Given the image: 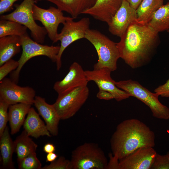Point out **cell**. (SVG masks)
Here are the masks:
<instances>
[{
    "label": "cell",
    "instance_id": "4fadbf2b",
    "mask_svg": "<svg viewBox=\"0 0 169 169\" xmlns=\"http://www.w3.org/2000/svg\"><path fill=\"white\" fill-rule=\"evenodd\" d=\"M157 154L152 147H141L119 160L118 169H150Z\"/></svg>",
    "mask_w": 169,
    "mask_h": 169
},
{
    "label": "cell",
    "instance_id": "44dd1931",
    "mask_svg": "<svg viewBox=\"0 0 169 169\" xmlns=\"http://www.w3.org/2000/svg\"><path fill=\"white\" fill-rule=\"evenodd\" d=\"M31 106V105L23 103L10 105L8 111V121L12 135H14L19 131L23 124L25 116Z\"/></svg>",
    "mask_w": 169,
    "mask_h": 169
},
{
    "label": "cell",
    "instance_id": "277c9868",
    "mask_svg": "<svg viewBox=\"0 0 169 169\" xmlns=\"http://www.w3.org/2000/svg\"><path fill=\"white\" fill-rule=\"evenodd\" d=\"M116 85L141 101L150 109L152 115L157 119H169V108L161 103L158 100L159 95L153 93L142 86L138 81L131 79L115 82Z\"/></svg>",
    "mask_w": 169,
    "mask_h": 169
},
{
    "label": "cell",
    "instance_id": "7402d4cb",
    "mask_svg": "<svg viewBox=\"0 0 169 169\" xmlns=\"http://www.w3.org/2000/svg\"><path fill=\"white\" fill-rule=\"evenodd\" d=\"M0 150L1 168L4 169H15L12 156L14 152V142L11 138L9 129L7 126L0 136Z\"/></svg>",
    "mask_w": 169,
    "mask_h": 169
},
{
    "label": "cell",
    "instance_id": "8fae6325",
    "mask_svg": "<svg viewBox=\"0 0 169 169\" xmlns=\"http://www.w3.org/2000/svg\"><path fill=\"white\" fill-rule=\"evenodd\" d=\"M36 92L29 86L21 87L10 79L5 78L0 82V99L9 105L23 103L33 104Z\"/></svg>",
    "mask_w": 169,
    "mask_h": 169
},
{
    "label": "cell",
    "instance_id": "4316f807",
    "mask_svg": "<svg viewBox=\"0 0 169 169\" xmlns=\"http://www.w3.org/2000/svg\"><path fill=\"white\" fill-rule=\"evenodd\" d=\"M18 162L19 169H41L42 167L36 152L29 154Z\"/></svg>",
    "mask_w": 169,
    "mask_h": 169
},
{
    "label": "cell",
    "instance_id": "d6a6232c",
    "mask_svg": "<svg viewBox=\"0 0 169 169\" xmlns=\"http://www.w3.org/2000/svg\"><path fill=\"white\" fill-rule=\"evenodd\" d=\"M19 0H0V14H3L10 11L14 3Z\"/></svg>",
    "mask_w": 169,
    "mask_h": 169
},
{
    "label": "cell",
    "instance_id": "4dcf8cb0",
    "mask_svg": "<svg viewBox=\"0 0 169 169\" xmlns=\"http://www.w3.org/2000/svg\"><path fill=\"white\" fill-rule=\"evenodd\" d=\"M151 169H169V156L157 153Z\"/></svg>",
    "mask_w": 169,
    "mask_h": 169
},
{
    "label": "cell",
    "instance_id": "f35d334b",
    "mask_svg": "<svg viewBox=\"0 0 169 169\" xmlns=\"http://www.w3.org/2000/svg\"><path fill=\"white\" fill-rule=\"evenodd\" d=\"M167 155H168L169 156V151H168V152L167 153Z\"/></svg>",
    "mask_w": 169,
    "mask_h": 169
},
{
    "label": "cell",
    "instance_id": "ab89813d",
    "mask_svg": "<svg viewBox=\"0 0 169 169\" xmlns=\"http://www.w3.org/2000/svg\"><path fill=\"white\" fill-rule=\"evenodd\" d=\"M167 32L168 33H169V29H168V30H167Z\"/></svg>",
    "mask_w": 169,
    "mask_h": 169
},
{
    "label": "cell",
    "instance_id": "2e32d148",
    "mask_svg": "<svg viewBox=\"0 0 169 169\" xmlns=\"http://www.w3.org/2000/svg\"><path fill=\"white\" fill-rule=\"evenodd\" d=\"M123 0H97L91 8L83 14H88L108 24L120 7Z\"/></svg>",
    "mask_w": 169,
    "mask_h": 169
},
{
    "label": "cell",
    "instance_id": "ba28073f",
    "mask_svg": "<svg viewBox=\"0 0 169 169\" xmlns=\"http://www.w3.org/2000/svg\"><path fill=\"white\" fill-rule=\"evenodd\" d=\"M89 94L87 85L58 94L53 105L60 119L66 120L74 116L85 102Z\"/></svg>",
    "mask_w": 169,
    "mask_h": 169
},
{
    "label": "cell",
    "instance_id": "7a4b0ae2",
    "mask_svg": "<svg viewBox=\"0 0 169 169\" xmlns=\"http://www.w3.org/2000/svg\"><path fill=\"white\" fill-rule=\"evenodd\" d=\"M155 138L154 132L143 122L134 118L125 120L111 138L112 154L119 160L140 148L153 147Z\"/></svg>",
    "mask_w": 169,
    "mask_h": 169
},
{
    "label": "cell",
    "instance_id": "3957f363",
    "mask_svg": "<svg viewBox=\"0 0 169 169\" xmlns=\"http://www.w3.org/2000/svg\"><path fill=\"white\" fill-rule=\"evenodd\" d=\"M85 38L93 45L97 54L98 59L94 69L107 68L112 71L115 70L117 61L120 58L116 43L96 29H89Z\"/></svg>",
    "mask_w": 169,
    "mask_h": 169
},
{
    "label": "cell",
    "instance_id": "52a82bcc",
    "mask_svg": "<svg viewBox=\"0 0 169 169\" xmlns=\"http://www.w3.org/2000/svg\"><path fill=\"white\" fill-rule=\"evenodd\" d=\"M35 3L34 0H24L20 4L16 5L13 12L1 15L0 19L13 21L24 26L30 31L33 40L42 44L47 33L45 28L37 24L34 19L33 10Z\"/></svg>",
    "mask_w": 169,
    "mask_h": 169
},
{
    "label": "cell",
    "instance_id": "7c38bea8",
    "mask_svg": "<svg viewBox=\"0 0 169 169\" xmlns=\"http://www.w3.org/2000/svg\"><path fill=\"white\" fill-rule=\"evenodd\" d=\"M111 72L109 68H104L85 70V73L88 81L94 82L98 86L99 91L110 93L118 101L129 98L130 96L128 93L116 85L115 81L111 77Z\"/></svg>",
    "mask_w": 169,
    "mask_h": 169
},
{
    "label": "cell",
    "instance_id": "5b68a950",
    "mask_svg": "<svg viewBox=\"0 0 169 169\" xmlns=\"http://www.w3.org/2000/svg\"><path fill=\"white\" fill-rule=\"evenodd\" d=\"M72 169H107L108 162L105 154L94 143H85L72 152Z\"/></svg>",
    "mask_w": 169,
    "mask_h": 169
},
{
    "label": "cell",
    "instance_id": "484cf974",
    "mask_svg": "<svg viewBox=\"0 0 169 169\" xmlns=\"http://www.w3.org/2000/svg\"><path fill=\"white\" fill-rule=\"evenodd\" d=\"M27 28L16 22L5 19L0 21V38L8 36L21 37L27 33Z\"/></svg>",
    "mask_w": 169,
    "mask_h": 169
},
{
    "label": "cell",
    "instance_id": "e0dca14e",
    "mask_svg": "<svg viewBox=\"0 0 169 169\" xmlns=\"http://www.w3.org/2000/svg\"><path fill=\"white\" fill-rule=\"evenodd\" d=\"M33 104L45 121L47 128L51 135L55 136L58 133V125L60 119L53 105L47 103L45 99L40 96H35Z\"/></svg>",
    "mask_w": 169,
    "mask_h": 169
},
{
    "label": "cell",
    "instance_id": "9a60e30c",
    "mask_svg": "<svg viewBox=\"0 0 169 169\" xmlns=\"http://www.w3.org/2000/svg\"><path fill=\"white\" fill-rule=\"evenodd\" d=\"M88 82L85 71L80 64L75 62L71 64L64 78L54 83L53 88L59 94L78 87L87 85Z\"/></svg>",
    "mask_w": 169,
    "mask_h": 169
},
{
    "label": "cell",
    "instance_id": "d4e9b609",
    "mask_svg": "<svg viewBox=\"0 0 169 169\" xmlns=\"http://www.w3.org/2000/svg\"><path fill=\"white\" fill-rule=\"evenodd\" d=\"M147 24L158 33L169 29V2L155 13Z\"/></svg>",
    "mask_w": 169,
    "mask_h": 169
},
{
    "label": "cell",
    "instance_id": "d6986e66",
    "mask_svg": "<svg viewBox=\"0 0 169 169\" xmlns=\"http://www.w3.org/2000/svg\"><path fill=\"white\" fill-rule=\"evenodd\" d=\"M23 125L24 130L29 136L36 138L45 136H51L46 125L33 107L30 109Z\"/></svg>",
    "mask_w": 169,
    "mask_h": 169
},
{
    "label": "cell",
    "instance_id": "8d00e7d4",
    "mask_svg": "<svg viewBox=\"0 0 169 169\" xmlns=\"http://www.w3.org/2000/svg\"><path fill=\"white\" fill-rule=\"evenodd\" d=\"M58 157V155L54 152L47 153L46 161L52 162L56 160Z\"/></svg>",
    "mask_w": 169,
    "mask_h": 169
},
{
    "label": "cell",
    "instance_id": "9c48e42d",
    "mask_svg": "<svg viewBox=\"0 0 169 169\" xmlns=\"http://www.w3.org/2000/svg\"><path fill=\"white\" fill-rule=\"evenodd\" d=\"M71 17L63 24V27L58 34L57 41L61 42L60 49L56 62L57 69L59 70L62 66L61 57L65 49L73 43L85 38L86 31L90 29V21L87 17H84L77 21Z\"/></svg>",
    "mask_w": 169,
    "mask_h": 169
},
{
    "label": "cell",
    "instance_id": "30bf717a",
    "mask_svg": "<svg viewBox=\"0 0 169 169\" xmlns=\"http://www.w3.org/2000/svg\"><path fill=\"white\" fill-rule=\"evenodd\" d=\"M33 11L34 20L39 21L42 23L53 43L57 42L59 24L61 23L63 24L71 17L64 16L62 11L57 8L52 6L45 9L35 4Z\"/></svg>",
    "mask_w": 169,
    "mask_h": 169
},
{
    "label": "cell",
    "instance_id": "6da1fadb",
    "mask_svg": "<svg viewBox=\"0 0 169 169\" xmlns=\"http://www.w3.org/2000/svg\"><path fill=\"white\" fill-rule=\"evenodd\" d=\"M158 34L148 24L132 23L116 43L120 58L132 69L144 66L158 45Z\"/></svg>",
    "mask_w": 169,
    "mask_h": 169
},
{
    "label": "cell",
    "instance_id": "d590c367",
    "mask_svg": "<svg viewBox=\"0 0 169 169\" xmlns=\"http://www.w3.org/2000/svg\"><path fill=\"white\" fill-rule=\"evenodd\" d=\"M55 150V146L51 143H48L46 144L43 147L44 151L47 153L54 152Z\"/></svg>",
    "mask_w": 169,
    "mask_h": 169
},
{
    "label": "cell",
    "instance_id": "5bb4252c",
    "mask_svg": "<svg viewBox=\"0 0 169 169\" xmlns=\"http://www.w3.org/2000/svg\"><path fill=\"white\" fill-rule=\"evenodd\" d=\"M136 19V10L126 0H123L120 7L108 24L109 31L112 34L120 37Z\"/></svg>",
    "mask_w": 169,
    "mask_h": 169
},
{
    "label": "cell",
    "instance_id": "f1b7e54d",
    "mask_svg": "<svg viewBox=\"0 0 169 169\" xmlns=\"http://www.w3.org/2000/svg\"><path fill=\"white\" fill-rule=\"evenodd\" d=\"M41 169H72V166L70 160L61 156L49 165L42 167Z\"/></svg>",
    "mask_w": 169,
    "mask_h": 169
},
{
    "label": "cell",
    "instance_id": "8992f818",
    "mask_svg": "<svg viewBox=\"0 0 169 169\" xmlns=\"http://www.w3.org/2000/svg\"><path fill=\"white\" fill-rule=\"evenodd\" d=\"M22 52L18 60V67L10 74V79L17 83L20 72L25 64L32 58L39 56L47 57L56 62L60 49V46H48L41 44L32 39L28 33L21 37Z\"/></svg>",
    "mask_w": 169,
    "mask_h": 169
},
{
    "label": "cell",
    "instance_id": "ffe728a7",
    "mask_svg": "<svg viewBox=\"0 0 169 169\" xmlns=\"http://www.w3.org/2000/svg\"><path fill=\"white\" fill-rule=\"evenodd\" d=\"M21 37L8 36L0 38V66L20 52Z\"/></svg>",
    "mask_w": 169,
    "mask_h": 169
},
{
    "label": "cell",
    "instance_id": "603a6c76",
    "mask_svg": "<svg viewBox=\"0 0 169 169\" xmlns=\"http://www.w3.org/2000/svg\"><path fill=\"white\" fill-rule=\"evenodd\" d=\"M13 142L14 152L16 154L18 161L30 153L36 152L38 147V145L29 137L24 130Z\"/></svg>",
    "mask_w": 169,
    "mask_h": 169
},
{
    "label": "cell",
    "instance_id": "cb8c5ba5",
    "mask_svg": "<svg viewBox=\"0 0 169 169\" xmlns=\"http://www.w3.org/2000/svg\"><path fill=\"white\" fill-rule=\"evenodd\" d=\"M164 0H143L136 9V21L147 24L155 13L163 5Z\"/></svg>",
    "mask_w": 169,
    "mask_h": 169
},
{
    "label": "cell",
    "instance_id": "74e56055",
    "mask_svg": "<svg viewBox=\"0 0 169 169\" xmlns=\"http://www.w3.org/2000/svg\"><path fill=\"white\" fill-rule=\"evenodd\" d=\"M135 9L138 8L143 0H126Z\"/></svg>",
    "mask_w": 169,
    "mask_h": 169
},
{
    "label": "cell",
    "instance_id": "e575fe53",
    "mask_svg": "<svg viewBox=\"0 0 169 169\" xmlns=\"http://www.w3.org/2000/svg\"><path fill=\"white\" fill-rule=\"evenodd\" d=\"M96 96L100 99L106 100H109L114 99L113 96L110 94L104 91H99Z\"/></svg>",
    "mask_w": 169,
    "mask_h": 169
},
{
    "label": "cell",
    "instance_id": "f546056e",
    "mask_svg": "<svg viewBox=\"0 0 169 169\" xmlns=\"http://www.w3.org/2000/svg\"><path fill=\"white\" fill-rule=\"evenodd\" d=\"M18 61L11 59L0 66V81L2 80L10 73L18 67Z\"/></svg>",
    "mask_w": 169,
    "mask_h": 169
},
{
    "label": "cell",
    "instance_id": "1f68e13d",
    "mask_svg": "<svg viewBox=\"0 0 169 169\" xmlns=\"http://www.w3.org/2000/svg\"><path fill=\"white\" fill-rule=\"evenodd\" d=\"M154 91L162 97H169V78L165 84L156 88Z\"/></svg>",
    "mask_w": 169,
    "mask_h": 169
},
{
    "label": "cell",
    "instance_id": "ac0fdd59",
    "mask_svg": "<svg viewBox=\"0 0 169 169\" xmlns=\"http://www.w3.org/2000/svg\"><path fill=\"white\" fill-rule=\"evenodd\" d=\"M36 3L45 0L56 5L62 11L69 14L71 17L76 18L86 10L92 7L97 0H34Z\"/></svg>",
    "mask_w": 169,
    "mask_h": 169
},
{
    "label": "cell",
    "instance_id": "836d02e7",
    "mask_svg": "<svg viewBox=\"0 0 169 169\" xmlns=\"http://www.w3.org/2000/svg\"><path fill=\"white\" fill-rule=\"evenodd\" d=\"M109 156L110 159L108 162L107 169H118L119 160L112 153H110Z\"/></svg>",
    "mask_w": 169,
    "mask_h": 169
},
{
    "label": "cell",
    "instance_id": "83f0119b",
    "mask_svg": "<svg viewBox=\"0 0 169 169\" xmlns=\"http://www.w3.org/2000/svg\"><path fill=\"white\" fill-rule=\"evenodd\" d=\"M10 105L3 100L0 99V136L4 132L8 121V110Z\"/></svg>",
    "mask_w": 169,
    "mask_h": 169
}]
</instances>
